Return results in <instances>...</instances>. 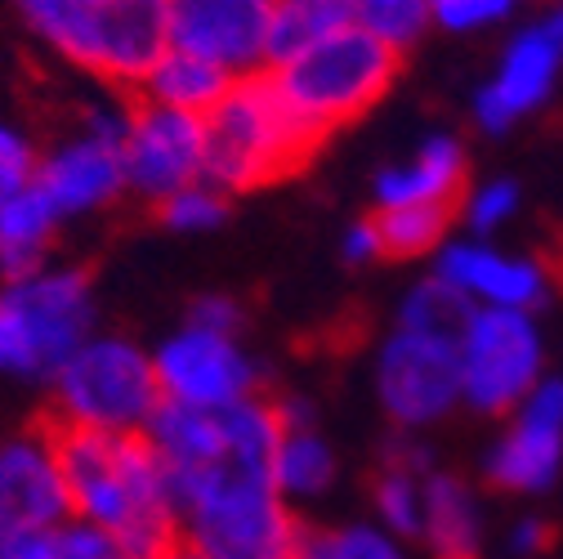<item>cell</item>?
I'll use <instances>...</instances> for the list:
<instances>
[{
    "label": "cell",
    "instance_id": "cell-1",
    "mask_svg": "<svg viewBox=\"0 0 563 559\" xmlns=\"http://www.w3.org/2000/svg\"><path fill=\"white\" fill-rule=\"evenodd\" d=\"M73 519L108 533L139 559H162L184 541L170 474L144 430H63L54 426Z\"/></svg>",
    "mask_w": 563,
    "mask_h": 559
},
{
    "label": "cell",
    "instance_id": "cell-2",
    "mask_svg": "<svg viewBox=\"0 0 563 559\" xmlns=\"http://www.w3.org/2000/svg\"><path fill=\"white\" fill-rule=\"evenodd\" d=\"M322 144L282 99L273 73H251L206 112V179L220 193H251L296 175Z\"/></svg>",
    "mask_w": 563,
    "mask_h": 559
},
{
    "label": "cell",
    "instance_id": "cell-3",
    "mask_svg": "<svg viewBox=\"0 0 563 559\" xmlns=\"http://www.w3.org/2000/svg\"><path fill=\"white\" fill-rule=\"evenodd\" d=\"M398 67H402V54L394 45H385L372 32L349 23L322 41H313L309 50L273 63L268 73H273L282 99L300 117V125L318 144H327L340 125L358 121L363 112H372L385 99Z\"/></svg>",
    "mask_w": 563,
    "mask_h": 559
},
{
    "label": "cell",
    "instance_id": "cell-4",
    "mask_svg": "<svg viewBox=\"0 0 563 559\" xmlns=\"http://www.w3.org/2000/svg\"><path fill=\"white\" fill-rule=\"evenodd\" d=\"M95 336V287L77 264H45L0 287V381H41Z\"/></svg>",
    "mask_w": 563,
    "mask_h": 559
},
{
    "label": "cell",
    "instance_id": "cell-5",
    "mask_svg": "<svg viewBox=\"0 0 563 559\" xmlns=\"http://www.w3.org/2000/svg\"><path fill=\"white\" fill-rule=\"evenodd\" d=\"M162 407V385L153 354L125 336H90L73 349L54 376L45 421L63 430H148Z\"/></svg>",
    "mask_w": 563,
    "mask_h": 559
},
{
    "label": "cell",
    "instance_id": "cell-6",
    "mask_svg": "<svg viewBox=\"0 0 563 559\" xmlns=\"http://www.w3.org/2000/svg\"><path fill=\"white\" fill-rule=\"evenodd\" d=\"M456 349L461 403L483 416L515 412L545 376V336L528 309H470Z\"/></svg>",
    "mask_w": 563,
    "mask_h": 559
},
{
    "label": "cell",
    "instance_id": "cell-7",
    "mask_svg": "<svg viewBox=\"0 0 563 559\" xmlns=\"http://www.w3.org/2000/svg\"><path fill=\"white\" fill-rule=\"evenodd\" d=\"M125 117H130V103L125 108L95 103V108H86L81 125L73 134H63L58 144L41 157L36 184L58 206L63 224L99 216L130 193V179H125Z\"/></svg>",
    "mask_w": 563,
    "mask_h": 559
},
{
    "label": "cell",
    "instance_id": "cell-8",
    "mask_svg": "<svg viewBox=\"0 0 563 559\" xmlns=\"http://www.w3.org/2000/svg\"><path fill=\"white\" fill-rule=\"evenodd\" d=\"M376 394L389 421L426 430L461 403V349L456 331L394 322L376 354Z\"/></svg>",
    "mask_w": 563,
    "mask_h": 559
},
{
    "label": "cell",
    "instance_id": "cell-9",
    "mask_svg": "<svg viewBox=\"0 0 563 559\" xmlns=\"http://www.w3.org/2000/svg\"><path fill=\"white\" fill-rule=\"evenodd\" d=\"M563 77V0L545 6L528 28H519L478 95H474V121L487 134H506L523 117L541 112Z\"/></svg>",
    "mask_w": 563,
    "mask_h": 559
},
{
    "label": "cell",
    "instance_id": "cell-10",
    "mask_svg": "<svg viewBox=\"0 0 563 559\" xmlns=\"http://www.w3.org/2000/svg\"><path fill=\"white\" fill-rule=\"evenodd\" d=\"M162 398L188 407H233L260 394V363L238 336L184 322L153 349Z\"/></svg>",
    "mask_w": 563,
    "mask_h": 559
},
{
    "label": "cell",
    "instance_id": "cell-11",
    "mask_svg": "<svg viewBox=\"0 0 563 559\" xmlns=\"http://www.w3.org/2000/svg\"><path fill=\"white\" fill-rule=\"evenodd\" d=\"M125 179L144 201H162L206 179V117L134 99L125 117Z\"/></svg>",
    "mask_w": 563,
    "mask_h": 559
},
{
    "label": "cell",
    "instance_id": "cell-12",
    "mask_svg": "<svg viewBox=\"0 0 563 559\" xmlns=\"http://www.w3.org/2000/svg\"><path fill=\"white\" fill-rule=\"evenodd\" d=\"M277 0H166V41L229 77H251L268 67Z\"/></svg>",
    "mask_w": 563,
    "mask_h": 559
},
{
    "label": "cell",
    "instance_id": "cell-13",
    "mask_svg": "<svg viewBox=\"0 0 563 559\" xmlns=\"http://www.w3.org/2000/svg\"><path fill=\"white\" fill-rule=\"evenodd\" d=\"M73 519V497L58 465L54 426L36 421L0 435V537L58 528Z\"/></svg>",
    "mask_w": 563,
    "mask_h": 559
},
{
    "label": "cell",
    "instance_id": "cell-14",
    "mask_svg": "<svg viewBox=\"0 0 563 559\" xmlns=\"http://www.w3.org/2000/svg\"><path fill=\"white\" fill-rule=\"evenodd\" d=\"M434 277H443V283L461 300H470L474 309H528V314H537L554 287L545 260L515 255L492 238L443 242L439 260H434Z\"/></svg>",
    "mask_w": 563,
    "mask_h": 559
},
{
    "label": "cell",
    "instance_id": "cell-15",
    "mask_svg": "<svg viewBox=\"0 0 563 559\" xmlns=\"http://www.w3.org/2000/svg\"><path fill=\"white\" fill-rule=\"evenodd\" d=\"M563 465V381L541 376V385L510 412V426L487 452V483L501 493H545Z\"/></svg>",
    "mask_w": 563,
    "mask_h": 559
},
{
    "label": "cell",
    "instance_id": "cell-16",
    "mask_svg": "<svg viewBox=\"0 0 563 559\" xmlns=\"http://www.w3.org/2000/svg\"><path fill=\"white\" fill-rule=\"evenodd\" d=\"M465 175L470 162L461 139L430 134L420 149L376 175V211H394V206H448L456 211L465 197Z\"/></svg>",
    "mask_w": 563,
    "mask_h": 559
},
{
    "label": "cell",
    "instance_id": "cell-17",
    "mask_svg": "<svg viewBox=\"0 0 563 559\" xmlns=\"http://www.w3.org/2000/svg\"><path fill=\"white\" fill-rule=\"evenodd\" d=\"M63 229L58 206L45 197V188L32 179L23 193H14L0 206V277H27L49 264V246Z\"/></svg>",
    "mask_w": 563,
    "mask_h": 559
},
{
    "label": "cell",
    "instance_id": "cell-18",
    "mask_svg": "<svg viewBox=\"0 0 563 559\" xmlns=\"http://www.w3.org/2000/svg\"><path fill=\"white\" fill-rule=\"evenodd\" d=\"M233 81H238V77H229L224 67L206 63V58H197V54H188V50L166 45L162 58L148 67L144 86H139V99H153V103H162V108H179V112L206 117L210 108H216V103L229 95Z\"/></svg>",
    "mask_w": 563,
    "mask_h": 559
},
{
    "label": "cell",
    "instance_id": "cell-19",
    "mask_svg": "<svg viewBox=\"0 0 563 559\" xmlns=\"http://www.w3.org/2000/svg\"><path fill=\"white\" fill-rule=\"evenodd\" d=\"M426 452L407 439H394V448L385 452V465L372 479V502L376 515L385 519V528L394 537H420L426 533Z\"/></svg>",
    "mask_w": 563,
    "mask_h": 559
},
{
    "label": "cell",
    "instance_id": "cell-20",
    "mask_svg": "<svg viewBox=\"0 0 563 559\" xmlns=\"http://www.w3.org/2000/svg\"><path fill=\"white\" fill-rule=\"evenodd\" d=\"M434 559H478V506L465 479L426 474V533Z\"/></svg>",
    "mask_w": 563,
    "mask_h": 559
},
{
    "label": "cell",
    "instance_id": "cell-21",
    "mask_svg": "<svg viewBox=\"0 0 563 559\" xmlns=\"http://www.w3.org/2000/svg\"><path fill=\"white\" fill-rule=\"evenodd\" d=\"M273 470H277L282 497H318L335 479V457L313 430V421H282Z\"/></svg>",
    "mask_w": 563,
    "mask_h": 559
},
{
    "label": "cell",
    "instance_id": "cell-22",
    "mask_svg": "<svg viewBox=\"0 0 563 559\" xmlns=\"http://www.w3.org/2000/svg\"><path fill=\"white\" fill-rule=\"evenodd\" d=\"M349 28V0H277L273 10V41H268V67L309 50L313 41Z\"/></svg>",
    "mask_w": 563,
    "mask_h": 559
},
{
    "label": "cell",
    "instance_id": "cell-23",
    "mask_svg": "<svg viewBox=\"0 0 563 559\" xmlns=\"http://www.w3.org/2000/svg\"><path fill=\"white\" fill-rule=\"evenodd\" d=\"M376 233L385 255L394 260H411V255H430L448 242L452 229V211L448 206H394V211H372Z\"/></svg>",
    "mask_w": 563,
    "mask_h": 559
},
{
    "label": "cell",
    "instance_id": "cell-24",
    "mask_svg": "<svg viewBox=\"0 0 563 559\" xmlns=\"http://www.w3.org/2000/svg\"><path fill=\"white\" fill-rule=\"evenodd\" d=\"M349 23L402 54L430 32L434 10L430 0H349Z\"/></svg>",
    "mask_w": 563,
    "mask_h": 559
},
{
    "label": "cell",
    "instance_id": "cell-25",
    "mask_svg": "<svg viewBox=\"0 0 563 559\" xmlns=\"http://www.w3.org/2000/svg\"><path fill=\"white\" fill-rule=\"evenodd\" d=\"M224 216H229V193H220L210 179L184 184L157 201V220L170 233H210L224 224Z\"/></svg>",
    "mask_w": 563,
    "mask_h": 559
},
{
    "label": "cell",
    "instance_id": "cell-26",
    "mask_svg": "<svg viewBox=\"0 0 563 559\" xmlns=\"http://www.w3.org/2000/svg\"><path fill=\"white\" fill-rule=\"evenodd\" d=\"M305 559H407L398 550V541L389 537V528H322L305 537Z\"/></svg>",
    "mask_w": 563,
    "mask_h": 559
},
{
    "label": "cell",
    "instance_id": "cell-27",
    "mask_svg": "<svg viewBox=\"0 0 563 559\" xmlns=\"http://www.w3.org/2000/svg\"><path fill=\"white\" fill-rule=\"evenodd\" d=\"M519 206H523L519 184L506 179V175H497V179H483L474 193H465L461 216H465V224H470L474 238H492V233L506 229L519 216Z\"/></svg>",
    "mask_w": 563,
    "mask_h": 559
},
{
    "label": "cell",
    "instance_id": "cell-28",
    "mask_svg": "<svg viewBox=\"0 0 563 559\" xmlns=\"http://www.w3.org/2000/svg\"><path fill=\"white\" fill-rule=\"evenodd\" d=\"M36 166H41V153L32 144V134L0 121V206L36 179Z\"/></svg>",
    "mask_w": 563,
    "mask_h": 559
},
{
    "label": "cell",
    "instance_id": "cell-29",
    "mask_svg": "<svg viewBox=\"0 0 563 559\" xmlns=\"http://www.w3.org/2000/svg\"><path fill=\"white\" fill-rule=\"evenodd\" d=\"M434 10V23L443 32H456V36H474V32H487L515 14V0H430Z\"/></svg>",
    "mask_w": 563,
    "mask_h": 559
},
{
    "label": "cell",
    "instance_id": "cell-30",
    "mask_svg": "<svg viewBox=\"0 0 563 559\" xmlns=\"http://www.w3.org/2000/svg\"><path fill=\"white\" fill-rule=\"evenodd\" d=\"M63 559H139V555H130L108 533H99L81 519H67L63 524Z\"/></svg>",
    "mask_w": 563,
    "mask_h": 559
},
{
    "label": "cell",
    "instance_id": "cell-31",
    "mask_svg": "<svg viewBox=\"0 0 563 559\" xmlns=\"http://www.w3.org/2000/svg\"><path fill=\"white\" fill-rule=\"evenodd\" d=\"M0 559H63V524L32 528V533H5L0 537Z\"/></svg>",
    "mask_w": 563,
    "mask_h": 559
},
{
    "label": "cell",
    "instance_id": "cell-32",
    "mask_svg": "<svg viewBox=\"0 0 563 559\" xmlns=\"http://www.w3.org/2000/svg\"><path fill=\"white\" fill-rule=\"evenodd\" d=\"M242 305L233 300V296H220V292H210V296H201V300H192V309H188V318L184 322H197V327H210V331H229V336H238L242 331Z\"/></svg>",
    "mask_w": 563,
    "mask_h": 559
},
{
    "label": "cell",
    "instance_id": "cell-33",
    "mask_svg": "<svg viewBox=\"0 0 563 559\" xmlns=\"http://www.w3.org/2000/svg\"><path fill=\"white\" fill-rule=\"evenodd\" d=\"M344 255L354 260V264H372V260H380L385 255V246H380V233H376V220L367 216V220H358L354 229L344 233Z\"/></svg>",
    "mask_w": 563,
    "mask_h": 559
},
{
    "label": "cell",
    "instance_id": "cell-34",
    "mask_svg": "<svg viewBox=\"0 0 563 559\" xmlns=\"http://www.w3.org/2000/svg\"><path fill=\"white\" fill-rule=\"evenodd\" d=\"M550 541H554V528L545 519H523L510 533V550L515 555H541V550H550Z\"/></svg>",
    "mask_w": 563,
    "mask_h": 559
},
{
    "label": "cell",
    "instance_id": "cell-35",
    "mask_svg": "<svg viewBox=\"0 0 563 559\" xmlns=\"http://www.w3.org/2000/svg\"><path fill=\"white\" fill-rule=\"evenodd\" d=\"M162 559H206V555H201L197 546H188V541H179V546H170V550H166Z\"/></svg>",
    "mask_w": 563,
    "mask_h": 559
},
{
    "label": "cell",
    "instance_id": "cell-36",
    "mask_svg": "<svg viewBox=\"0 0 563 559\" xmlns=\"http://www.w3.org/2000/svg\"><path fill=\"white\" fill-rule=\"evenodd\" d=\"M515 6H519V0H515Z\"/></svg>",
    "mask_w": 563,
    "mask_h": 559
}]
</instances>
